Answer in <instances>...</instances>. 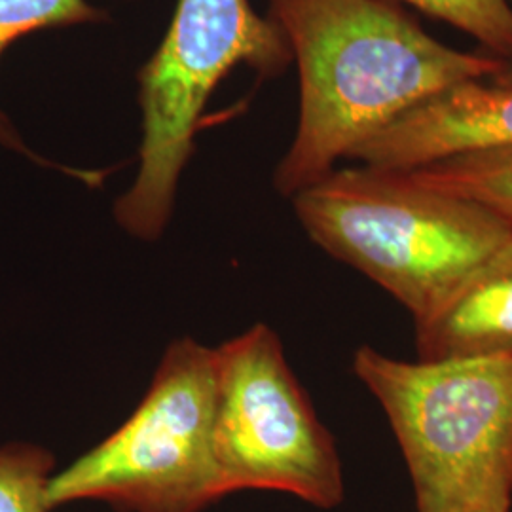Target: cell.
<instances>
[{"label": "cell", "mask_w": 512, "mask_h": 512, "mask_svg": "<svg viewBox=\"0 0 512 512\" xmlns=\"http://www.w3.org/2000/svg\"><path fill=\"white\" fill-rule=\"evenodd\" d=\"M215 404V349L175 340L128 420L52 476V509L101 501L118 512L205 511L224 497L213 444Z\"/></svg>", "instance_id": "obj_4"}, {"label": "cell", "mask_w": 512, "mask_h": 512, "mask_svg": "<svg viewBox=\"0 0 512 512\" xmlns=\"http://www.w3.org/2000/svg\"><path fill=\"white\" fill-rule=\"evenodd\" d=\"M270 2L300 73L298 128L274 179L289 198L427 99L507 65L442 44L389 0Z\"/></svg>", "instance_id": "obj_1"}, {"label": "cell", "mask_w": 512, "mask_h": 512, "mask_svg": "<svg viewBox=\"0 0 512 512\" xmlns=\"http://www.w3.org/2000/svg\"><path fill=\"white\" fill-rule=\"evenodd\" d=\"M509 2H511V6H512V0H509Z\"/></svg>", "instance_id": "obj_15"}, {"label": "cell", "mask_w": 512, "mask_h": 512, "mask_svg": "<svg viewBox=\"0 0 512 512\" xmlns=\"http://www.w3.org/2000/svg\"><path fill=\"white\" fill-rule=\"evenodd\" d=\"M353 372L384 408L416 511H511L512 359L412 363L361 346Z\"/></svg>", "instance_id": "obj_3"}, {"label": "cell", "mask_w": 512, "mask_h": 512, "mask_svg": "<svg viewBox=\"0 0 512 512\" xmlns=\"http://www.w3.org/2000/svg\"><path fill=\"white\" fill-rule=\"evenodd\" d=\"M391 2V0H389ZM431 18L454 25L484 44L495 57L512 61V6L509 0H403Z\"/></svg>", "instance_id": "obj_12"}, {"label": "cell", "mask_w": 512, "mask_h": 512, "mask_svg": "<svg viewBox=\"0 0 512 512\" xmlns=\"http://www.w3.org/2000/svg\"><path fill=\"white\" fill-rule=\"evenodd\" d=\"M293 203L313 243L378 283L416 323L512 238L490 209L366 165L334 169Z\"/></svg>", "instance_id": "obj_2"}, {"label": "cell", "mask_w": 512, "mask_h": 512, "mask_svg": "<svg viewBox=\"0 0 512 512\" xmlns=\"http://www.w3.org/2000/svg\"><path fill=\"white\" fill-rule=\"evenodd\" d=\"M217 353L215 456L222 495L279 492L317 509L344 503L340 454L287 363L279 336L255 325Z\"/></svg>", "instance_id": "obj_6"}, {"label": "cell", "mask_w": 512, "mask_h": 512, "mask_svg": "<svg viewBox=\"0 0 512 512\" xmlns=\"http://www.w3.org/2000/svg\"><path fill=\"white\" fill-rule=\"evenodd\" d=\"M103 12L90 0H0V55L29 33L65 27L76 23H90L101 19ZM0 145L29 156L38 164H48L25 147L18 131L12 128L6 114L0 110Z\"/></svg>", "instance_id": "obj_10"}, {"label": "cell", "mask_w": 512, "mask_h": 512, "mask_svg": "<svg viewBox=\"0 0 512 512\" xmlns=\"http://www.w3.org/2000/svg\"><path fill=\"white\" fill-rule=\"evenodd\" d=\"M291 57L274 19L258 16L249 0H179L164 42L141 73V162L114 205L129 236H162L200 114L220 80L238 65L277 73Z\"/></svg>", "instance_id": "obj_5"}, {"label": "cell", "mask_w": 512, "mask_h": 512, "mask_svg": "<svg viewBox=\"0 0 512 512\" xmlns=\"http://www.w3.org/2000/svg\"><path fill=\"white\" fill-rule=\"evenodd\" d=\"M492 82L495 84H503V86H512V61H509L507 65H505V69L501 71V73L494 76V78H490Z\"/></svg>", "instance_id": "obj_13"}, {"label": "cell", "mask_w": 512, "mask_h": 512, "mask_svg": "<svg viewBox=\"0 0 512 512\" xmlns=\"http://www.w3.org/2000/svg\"><path fill=\"white\" fill-rule=\"evenodd\" d=\"M454 512H511V511H495V509H465V511Z\"/></svg>", "instance_id": "obj_14"}, {"label": "cell", "mask_w": 512, "mask_h": 512, "mask_svg": "<svg viewBox=\"0 0 512 512\" xmlns=\"http://www.w3.org/2000/svg\"><path fill=\"white\" fill-rule=\"evenodd\" d=\"M403 173L490 209L512 228V150L463 154Z\"/></svg>", "instance_id": "obj_9"}, {"label": "cell", "mask_w": 512, "mask_h": 512, "mask_svg": "<svg viewBox=\"0 0 512 512\" xmlns=\"http://www.w3.org/2000/svg\"><path fill=\"white\" fill-rule=\"evenodd\" d=\"M54 454L33 442L0 446V512H52Z\"/></svg>", "instance_id": "obj_11"}, {"label": "cell", "mask_w": 512, "mask_h": 512, "mask_svg": "<svg viewBox=\"0 0 512 512\" xmlns=\"http://www.w3.org/2000/svg\"><path fill=\"white\" fill-rule=\"evenodd\" d=\"M418 361L512 359V238L416 323Z\"/></svg>", "instance_id": "obj_8"}, {"label": "cell", "mask_w": 512, "mask_h": 512, "mask_svg": "<svg viewBox=\"0 0 512 512\" xmlns=\"http://www.w3.org/2000/svg\"><path fill=\"white\" fill-rule=\"evenodd\" d=\"M492 150H512V86L471 80L406 112L357 148L351 160L385 171H414Z\"/></svg>", "instance_id": "obj_7"}]
</instances>
